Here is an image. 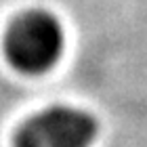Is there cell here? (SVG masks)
I'll use <instances>...</instances> for the list:
<instances>
[{"label":"cell","instance_id":"6da1fadb","mask_svg":"<svg viewBox=\"0 0 147 147\" xmlns=\"http://www.w3.org/2000/svg\"><path fill=\"white\" fill-rule=\"evenodd\" d=\"M63 28L49 13H28L11 25L4 51L11 65L23 74L49 71L63 53Z\"/></svg>","mask_w":147,"mask_h":147},{"label":"cell","instance_id":"7a4b0ae2","mask_svg":"<svg viewBox=\"0 0 147 147\" xmlns=\"http://www.w3.org/2000/svg\"><path fill=\"white\" fill-rule=\"evenodd\" d=\"M97 120L76 107H51L25 122L17 147H90L97 139Z\"/></svg>","mask_w":147,"mask_h":147}]
</instances>
